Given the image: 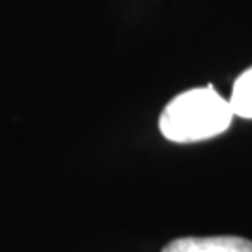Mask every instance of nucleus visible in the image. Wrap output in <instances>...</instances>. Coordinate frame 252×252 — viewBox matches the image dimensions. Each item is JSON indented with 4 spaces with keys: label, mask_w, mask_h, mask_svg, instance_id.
<instances>
[{
    "label": "nucleus",
    "mask_w": 252,
    "mask_h": 252,
    "mask_svg": "<svg viewBox=\"0 0 252 252\" xmlns=\"http://www.w3.org/2000/svg\"><path fill=\"white\" fill-rule=\"evenodd\" d=\"M162 252H252V241L237 235L181 237L166 245Z\"/></svg>",
    "instance_id": "obj_2"
},
{
    "label": "nucleus",
    "mask_w": 252,
    "mask_h": 252,
    "mask_svg": "<svg viewBox=\"0 0 252 252\" xmlns=\"http://www.w3.org/2000/svg\"><path fill=\"white\" fill-rule=\"evenodd\" d=\"M228 101L235 116L252 120V65L235 79Z\"/></svg>",
    "instance_id": "obj_3"
},
{
    "label": "nucleus",
    "mask_w": 252,
    "mask_h": 252,
    "mask_svg": "<svg viewBox=\"0 0 252 252\" xmlns=\"http://www.w3.org/2000/svg\"><path fill=\"white\" fill-rule=\"evenodd\" d=\"M234 116L230 101L209 84L176 95L161 112L159 129L172 142H200L224 133Z\"/></svg>",
    "instance_id": "obj_1"
}]
</instances>
